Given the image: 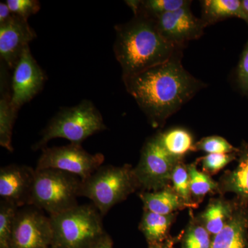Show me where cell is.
Masks as SVG:
<instances>
[{
    "instance_id": "6da1fadb",
    "label": "cell",
    "mask_w": 248,
    "mask_h": 248,
    "mask_svg": "<svg viewBox=\"0 0 248 248\" xmlns=\"http://www.w3.org/2000/svg\"><path fill=\"white\" fill-rule=\"evenodd\" d=\"M182 53L169 61L123 78L127 92L136 101L154 127L195 97L207 85L188 73L182 63Z\"/></svg>"
},
{
    "instance_id": "7a4b0ae2",
    "label": "cell",
    "mask_w": 248,
    "mask_h": 248,
    "mask_svg": "<svg viewBox=\"0 0 248 248\" xmlns=\"http://www.w3.org/2000/svg\"><path fill=\"white\" fill-rule=\"evenodd\" d=\"M114 53L122 69V78L134 76L169 61L183 48L165 40L155 18L141 11L133 19L115 27Z\"/></svg>"
},
{
    "instance_id": "3957f363",
    "label": "cell",
    "mask_w": 248,
    "mask_h": 248,
    "mask_svg": "<svg viewBox=\"0 0 248 248\" xmlns=\"http://www.w3.org/2000/svg\"><path fill=\"white\" fill-rule=\"evenodd\" d=\"M102 215L94 205H78L50 215L52 248H90L105 234Z\"/></svg>"
},
{
    "instance_id": "277c9868",
    "label": "cell",
    "mask_w": 248,
    "mask_h": 248,
    "mask_svg": "<svg viewBox=\"0 0 248 248\" xmlns=\"http://www.w3.org/2000/svg\"><path fill=\"white\" fill-rule=\"evenodd\" d=\"M102 114L91 101L84 99L73 107L63 108L47 124L34 151L46 148L50 140L63 138L71 143H81L94 134L107 130Z\"/></svg>"
},
{
    "instance_id": "5b68a950",
    "label": "cell",
    "mask_w": 248,
    "mask_h": 248,
    "mask_svg": "<svg viewBox=\"0 0 248 248\" xmlns=\"http://www.w3.org/2000/svg\"><path fill=\"white\" fill-rule=\"evenodd\" d=\"M139 186L133 169L128 165L102 166L82 181L80 197L92 201L101 215H107L116 204L125 200Z\"/></svg>"
},
{
    "instance_id": "8992f818",
    "label": "cell",
    "mask_w": 248,
    "mask_h": 248,
    "mask_svg": "<svg viewBox=\"0 0 248 248\" xmlns=\"http://www.w3.org/2000/svg\"><path fill=\"white\" fill-rule=\"evenodd\" d=\"M82 180L58 169H35L31 205L50 215L63 213L78 205Z\"/></svg>"
},
{
    "instance_id": "52a82bcc",
    "label": "cell",
    "mask_w": 248,
    "mask_h": 248,
    "mask_svg": "<svg viewBox=\"0 0 248 248\" xmlns=\"http://www.w3.org/2000/svg\"><path fill=\"white\" fill-rule=\"evenodd\" d=\"M104 159L102 153L91 154L79 144L46 147L42 149L35 169L60 170L75 174L84 181L102 166Z\"/></svg>"
},
{
    "instance_id": "ba28073f",
    "label": "cell",
    "mask_w": 248,
    "mask_h": 248,
    "mask_svg": "<svg viewBox=\"0 0 248 248\" xmlns=\"http://www.w3.org/2000/svg\"><path fill=\"white\" fill-rule=\"evenodd\" d=\"M179 161L165 151L155 135L145 143L140 162L133 169L139 186L147 190L165 188Z\"/></svg>"
},
{
    "instance_id": "9c48e42d",
    "label": "cell",
    "mask_w": 248,
    "mask_h": 248,
    "mask_svg": "<svg viewBox=\"0 0 248 248\" xmlns=\"http://www.w3.org/2000/svg\"><path fill=\"white\" fill-rule=\"evenodd\" d=\"M52 238L50 217L32 205L19 208L15 220L11 248H50Z\"/></svg>"
},
{
    "instance_id": "30bf717a",
    "label": "cell",
    "mask_w": 248,
    "mask_h": 248,
    "mask_svg": "<svg viewBox=\"0 0 248 248\" xmlns=\"http://www.w3.org/2000/svg\"><path fill=\"white\" fill-rule=\"evenodd\" d=\"M46 80L45 72L36 62L28 46L14 68L11 85L13 109L18 112L23 105L30 102L42 91Z\"/></svg>"
},
{
    "instance_id": "8fae6325",
    "label": "cell",
    "mask_w": 248,
    "mask_h": 248,
    "mask_svg": "<svg viewBox=\"0 0 248 248\" xmlns=\"http://www.w3.org/2000/svg\"><path fill=\"white\" fill-rule=\"evenodd\" d=\"M155 19L158 30L165 40L183 48L189 42L200 39L207 27L202 18L194 16L190 6L161 15Z\"/></svg>"
},
{
    "instance_id": "7c38bea8",
    "label": "cell",
    "mask_w": 248,
    "mask_h": 248,
    "mask_svg": "<svg viewBox=\"0 0 248 248\" xmlns=\"http://www.w3.org/2000/svg\"><path fill=\"white\" fill-rule=\"evenodd\" d=\"M35 169L24 165L11 164L0 170L1 201L18 208L31 205Z\"/></svg>"
},
{
    "instance_id": "4fadbf2b",
    "label": "cell",
    "mask_w": 248,
    "mask_h": 248,
    "mask_svg": "<svg viewBox=\"0 0 248 248\" xmlns=\"http://www.w3.org/2000/svg\"><path fill=\"white\" fill-rule=\"evenodd\" d=\"M36 37L28 21L16 15L0 24V57L10 69L15 68L24 49Z\"/></svg>"
},
{
    "instance_id": "5bb4252c",
    "label": "cell",
    "mask_w": 248,
    "mask_h": 248,
    "mask_svg": "<svg viewBox=\"0 0 248 248\" xmlns=\"http://www.w3.org/2000/svg\"><path fill=\"white\" fill-rule=\"evenodd\" d=\"M210 248H248V210L237 202L226 226L212 238Z\"/></svg>"
},
{
    "instance_id": "9a60e30c",
    "label": "cell",
    "mask_w": 248,
    "mask_h": 248,
    "mask_svg": "<svg viewBox=\"0 0 248 248\" xmlns=\"http://www.w3.org/2000/svg\"><path fill=\"white\" fill-rule=\"evenodd\" d=\"M237 166L226 172L221 179L223 192H233L237 197V203L248 210V143L244 142L239 148Z\"/></svg>"
},
{
    "instance_id": "2e32d148",
    "label": "cell",
    "mask_w": 248,
    "mask_h": 248,
    "mask_svg": "<svg viewBox=\"0 0 248 248\" xmlns=\"http://www.w3.org/2000/svg\"><path fill=\"white\" fill-rule=\"evenodd\" d=\"M4 64L1 68V97H0V145L7 151L12 153L13 129L18 112L13 109L11 106V95L9 92L7 75Z\"/></svg>"
},
{
    "instance_id": "e0dca14e",
    "label": "cell",
    "mask_w": 248,
    "mask_h": 248,
    "mask_svg": "<svg viewBox=\"0 0 248 248\" xmlns=\"http://www.w3.org/2000/svg\"><path fill=\"white\" fill-rule=\"evenodd\" d=\"M202 19L207 27L231 17L244 19L248 17L239 0H204L202 1Z\"/></svg>"
},
{
    "instance_id": "ac0fdd59",
    "label": "cell",
    "mask_w": 248,
    "mask_h": 248,
    "mask_svg": "<svg viewBox=\"0 0 248 248\" xmlns=\"http://www.w3.org/2000/svg\"><path fill=\"white\" fill-rule=\"evenodd\" d=\"M144 210L162 215H172L176 210L186 207L174 190L165 187L153 192L140 194Z\"/></svg>"
},
{
    "instance_id": "d6986e66",
    "label": "cell",
    "mask_w": 248,
    "mask_h": 248,
    "mask_svg": "<svg viewBox=\"0 0 248 248\" xmlns=\"http://www.w3.org/2000/svg\"><path fill=\"white\" fill-rule=\"evenodd\" d=\"M161 146L174 159H181L189 152L195 151L193 138L186 129L174 128L156 135Z\"/></svg>"
},
{
    "instance_id": "ffe728a7",
    "label": "cell",
    "mask_w": 248,
    "mask_h": 248,
    "mask_svg": "<svg viewBox=\"0 0 248 248\" xmlns=\"http://www.w3.org/2000/svg\"><path fill=\"white\" fill-rule=\"evenodd\" d=\"M173 220V215H162L144 210L140 229L148 244L162 243L169 239L168 234Z\"/></svg>"
},
{
    "instance_id": "44dd1931",
    "label": "cell",
    "mask_w": 248,
    "mask_h": 248,
    "mask_svg": "<svg viewBox=\"0 0 248 248\" xmlns=\"http://www.w3.org/2000/svg\"><path fill=\"white\" fill-rule=\"evenodd\" d=\"M235 205L221 200H215L209 203L202 213V225L211 236L223 230L234 212Z\"/></svg>"
},
{
    "instance_id": "7402d4cb",
    "label": "cell",
    "mask_w": 248,
    "mask_h": 248,
    "mask_svg": "<svg viewBox=\"0 0 248 248\" xmlns=\"http://www.w3.org/2000/svg\"><path fill=\"white\" fill-rule=\"evenodd\" d=\"M125 2L133 13L141 11L153 18L174 12L192 4V1L188 0H130Z\"/></svg>"
},
{
    "instance_id": "603a6c76",
    "label": "cell",
    "mask_w": 248,
    "mask_h": 248,
    "mask_svg": "<svg viewBox=\"0 0 248 248\" xmlns=\"http://www.w3.org/2000/svg\"><path fill=\"white\" fill-rule=\"evenodd\" d=\"M19 208L1 200L0 203V248H11L15 220Z\"/></svg>"
},
{
    "instance_id": "cb8c5ba5",
    "label": "cell",
    "mask_w": 248,
    "mask_h": 248,
    "mask_svg": "<svg viewBox=\"0 0 248 248\" xmlns=\"http://www.w3.org/2000/svg\"><path fill=\"white\" fill-rule=\"evenodd\" d=\"M190 175L191 195L196 198H203L204 196L216 190L218 184L214 182L208 174L197 170L195 164L187 166Z\"/></svg>"
},
{
    "instance_id": "d4e9b609",
    "label": "cell",
    "mask_w": 248,
    "mask_h": 248,
    "mask_svg": "<svg viewBox=\"0 0 248 248\" xmlns=\"http://www.w3.org/2000/svg\"><path fill=\"white\" fill-rule=\"evenodd\" d=\"M171 182L174 192L180 197L186 206H190L192 195L190 192V175L187 166L179 161L173 170Z\"/></svg>"
},
{
    "instance_id": "484cf974",
    "label": "cell",
    "mask_w": 248,
    "mask_h": 248,
    "mask_svg": "<svg viewBox=\"0 0 248 248\" xmlns=\"http://www.w3.org/2000/svg\"><path fill=\"white\" fill-rule=\"evenodd\" d=\"M212 238L203 225L192 223L186 232L182 248H210Z\"/></svg>"
},
{
    "instance_id": "4316f807",
    "label": "cell",
    "mask_w": 248,
    "mask_h": 248,
    "mask_svg": "<svg viewBox=\"0 0 248 248\" xmlns=\"http://www.w3.org/2000/svg\"><path fill=\"white\" fill-rule=\"evenodd\" d=\"M202 151L207 154H230L239 152L226 139L219 136L206 137L195 144V151Z\"/></svg>"
},
{
    "instance_id": "83f0119b",
    "label": "cell",
    "mask_w": 248,
    "mask_h": 248,
    "mask_svg": "<svg viewBox=\"0 0 248 248\" xmlns=\"http://www.w3.org/2000/svg\"><path fill=\"white\" fill-rule=\"evenodd\" d=\"M238 153L230 154H208L202 159V166L205 172L215 174L226 167L237 157Z\"/></svg>"
},
{
    "instance_id": "f1b7e54d",
    "label": "cell",
    "mask_w": 248,
    "mask_h": 248,
    "mask_svg": "<svg viewBox=\"0 0 248 248\" xmlns=\"http://www.w3.org/2000/svg\"><path fill=\"white\" fill-rule=\"evenodd\" d=\"M6 2L13 14L26 20L40 10V2L37 0H7Z\"/></svg>"
},
{
    "instance_id": "f546056e",
    "label": "cell",
    "mask_w": 248,
    "mask_h": 248,
    "mask_svg": "<svg viewBox=\"0 0 248 248\" xmlns=\"http://www.w3.org/2000/svg\"><path fill=\"white\" fill-rule=\"evenodd\" d=\"M236 80L241 91L248 93V42L238 65Z\"/></svg>"
},
{
    "instance_id": "4dcf8cb0",
    "label": "cell",
    "mask_w": 248,
    "mask_h": 248,
    "mask_svg": "<svg viewBox=\"0 0 248 248\" xmlns=\"http://www.w3.org/2000/svg\"><path fill=\"white\" fill-rule=\"evenodd\" d=\"M90 248H113V242L110 236L106 232Z\"/></svg>"
},
{
    "instance_id": "1f68e13d",
    "label": "cell",
    "mask_w": 248,
    "mask_h": 248,
    "mask_svg": "<svg viewBox=\"0 0 248 248\" xmlns=\"http://www.w3.org/2000/svg\"><path fill=\"white\" fill-rule=\"evenodd\" d=\"M12 16L13 14L6 2L0 3V24L9 20Z\"/></svg>"
},
{
    "instance_id": "d6a6232c",
    "label": "cell",
    "mask_w": 248,
    "mask_h": 248,
    "mask_svg": "<svg viewBox=\"0 0 248 248\" xmlns=\"http://www.w3.org/2000/svg\"><path fill=\"white\" fill-rule=\"evenodd\" d=\"M173 245H174V240L168 239L162 243L150 244L148 248H173Z\"/></svg>"
},
{
    "instance_id": "836d02e7",
    "label": "cell",
    "mask_w": 248,
    "mask_h": 248,
    "mask_svg": "<svg viewBox=\"0 0 248 248\" xmlns=\"http://www.w3.org/2000/svg\"><path fill=\"white\" fill-rule=\"evenodd\" d=\"M241 4H242L243 9L248 17V0H243L241 1Z\"/></svg>"
},
{
    "instance_id": "e575fe53",
    "label": "cell",
    "mask_w": 248,
    "mask_h": 248,
    "mask_svg": "<svg viewBox=\"0 0 248 248\" xmlns=\"http://www.w3.org/2000/svg\"></svg>"
},
{
    "instance_id": "d590c367",
    "label": "cell",
    "mask_w": 248,
    "mask_h": 248,
    "mask_svg": "<svg viewBox=\"0 0 248 248\" xmlns=\"http://www.w3.org/2000/svg\"></svg>"
}]
</instances>
